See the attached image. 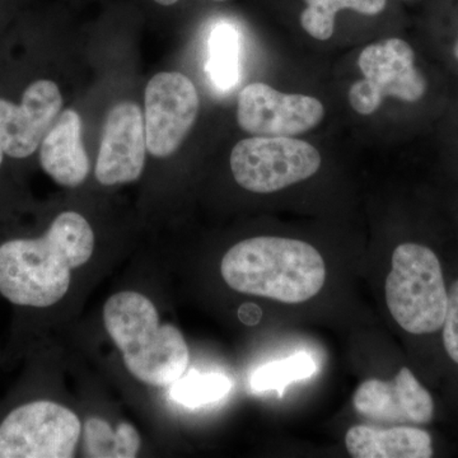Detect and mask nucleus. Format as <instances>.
<instances>
[{"label":"nucleus","instance_id":"1","mask_svg":"<svg viewBox=\"0 0 458 458\" xmlns=\"http://www.w3.org/2000/svg\"><path fill=\"white\" fill-rule=\"evenodd\" d=\"M93 250L95 233L87 219L62 213L41 238L0 246V293L18 306H54L68 293L72 270L87 264Z\"/></svg>","mask_w":458,"mask_h":458},{"label":"nucleus","instance_id":"2","mask_svg":"<svg viewBox=\"0 0 458 458\" xmlns=\"http://www.w3.org/2000/svg\"><path fill=\"white\" fill-rule=\"evenodd\" d=\"M221 273L238 293L289 304L311 300L327 280L324 259L315 247L283 237L241 241L223 258Z\"/></svg>","mask_w":458,"mask_h":458},{"label":"nucleus","instance_id":"3","mask_svg":"<svg viewBox=\"0 0 458 458\" xmlns=\"http://www.w3.org/2000/svg\"><path fill=\"white\" fill-rule=\"evenodd\" d=\"M104 322L138 381L165 387L185 375L190 361L185 337L174 325L159 324L158 311L146 295L132 291L114 294L105 304Z\"/></svg>","mask_w":458,"mask_h":458},{"label":"nucleus","instance_id":"4","mask_svg":"<svg viewBox=\"0 0 458 458\" xmlns=\"http://www.w3.org/2000/svg\"><path fill=\"white\" fill-rule=\"evenodd\" d=\"M386 302L394 321L409 334L427 335L441 330L448 292L433 250L418 243L394 249L386 279Z\"/></svg>","mask_w":458,"mask_h":458},{"label":"nucleus","instance_id":"5","mask_svg":"<svg viewBox=\"0 0 458 458\" xmlns=\"http://www.w3.org/2000/svg\"><path fill=\"white\" fill-rule=\"evenodd\" d=\"M319 165L318 150L291 137L249 138L238 141L231 155L234 180L256 194H270L310 179Z\"/></svg>","mask_w":458,"mask_h":458},{"label":"nucleus","instance_id":"6","mask_svg":"<svg viewBox=\"0 0 458 458\" xmlns=\"http://www.w3.org/2000/svg\"><path fill=\"white\" fill-rule=\"evenodd\" d=\"M82 426L74 411L53 401H33L0 424V458H71Z\"/></svg>","mask_w":458,"mask_h":458},{"label":"nucleus","instance_id":"7","mask_svg":"<svg viewBox=\"0 0 458 458\" xmlns=\"http://www.w3.org/2000/svg\"><path fill=\"white\" fill-rule=\"evenodd\" d=\"M414 62V51L400 38H388L367 47L358 59L364 80L349 89L352 110L360 114H373L386 98L419 101L426 93L427 82Z\"/></svg>","mask_w":458,"mask_h":458},{"label":"nucleus","instance_id":"8","mask_svg":"<svg viewBox=\"0 0 458 458\" xmlns=\"http://www.w3.org/2000/svg\"><path fill=\"white\" fill-rule=\"evenodd\" d=\"M144 105L147 150L156 158H167L179 149L197 122L198 90L186 75L164 72L147 84Z\"/></svg>","mask_w":458,"mask_h":458},{"label":"nucleus","instance_id":"9","mask_svg":"<svg viewBox=\"0 0 458 458\" xmlns=\"http://www.w3.org/2000/svg\"><path fill=\"white\" fill-rule=\"evenodd\" d=\"M318 98L288 95L265 83H252L238 96L237 122L258 137H292L316 128L324 119Z\"/></svg>","mask_w":458,"mask_h":458},{"label":"nucleus","instance_id":"10","mask_svg":"<svg viewBox=\"0 0 458 458\" xmlns=\"http://www.w3.org/2000/svg\"><path fill=\"white\" fill-rule=\"evenodd\" d=\"M147 137L144 114L134 102L111 108L99 144L95 176L101 185L137 181L146 164Z\"/></svg>","mask_w":458,"mask_h":458},{"label":"nucleus","instance_id":"11","mask_svg":"<svg viewBox=\"0 0 458 458\" xmlns=\"http://www.w3.org/2000/svg\"><path fill=\"white\" fill-rule=\"evenodd\" d=\"M62 107V95L51 81H38L29 86L20 106L0 98V143L5 155L12 158L33 155Z\"/></svg>","mask_w":458,"mask_h":458},{"label":"nucleus","instance_id":"12","mask_svg":"<svg viewBox=\"0 0 458 458\" xmlns=\"http://www.w3.org/2000/svg\"><path fill=\"white\" fill-rule=\"evenodd\" d=\"M352 405L364 418L379 423L427 424L434 415L429 391L408 367L401 369L394 381H364L355 391Z\"/></svg>","mask_w":458,"mask_h":458},{"label":"nucleus","instance_id":"13","mask_svg":"<svg viewBox=\"0 0 458 458\" xmlns=\"http://www.w3.org/2000/svg\"><path fill=\"white\" fill-rule=\"evenodd\" d=\"M42 168L59 185L77 188L89 174V159L82 141V120L74 110L63 111L41 141Z\"/></svg>","mask_w":458,"mask_h":458},{"label":"nucleus","instance_id":"14","mask_svg":"<svg viewBox=\"0 0 458 458\" xmlns=\"http://www.w3.org/2000/svg\"><path fill=\"white\" fill-rule=\"evenodd\" d=\"M345 445L355 458H429L433 456L432 438L426 430L414 427L388 429L355 426L346 432Z\"/></svg>","mask_w":458,"mask_h":458},{"label":"nucleus","instance_id":"15","mask_svg":"<svg viewBox=\"0 0 458 458\" xmlns=\"http://www.w3.org/2000/svg\"><path fill=\"white\" fill-rule=\"evenodd\" d=\"M82 450L90 458L137 457L141 447L140 434L131 423L113 428L101 418H89L82 429Z\"/></svg>","mask_w":458,"mask_h":458},{"label":"nucleus","instance_id":"16","mask_svg":"<svg viewBox=\"0 0 458 458\" xmlns=\"http://www.w3.org/2000/svg\"><path fill=\"white\" fill-rule=\"evenodd\" d=\"M208 73L216 89L229 90L240 80V35L229 22H218L209 36Z\"/></svg>","mask_w":458,"mask_h":458},{"label":"nucleus","instance_id":"17","mask_svg":"<svg viewBox=\"0 0 458 458\" xmlns=\"http://www.w3.org/2000/svg\"><path fill=\"white\" fill-rule=\"evenodd\" d=\"M307 7L301 16L304 31L316 40L333 36L335 16L342 9H352L364 16H377L386 7V0H304Z\"/></svg>","mask_w":458,"mask_h":458},{"label":"nucleus","instance_id":"18","mask_svg":"<svg viewBox=\"0 0 458 458\" xmlns=\"http://www.w3.org/2000/svg\"><path fill=\"white\" fill-rule=\"evenodd\" d=\"M171 386V399L190 409L216 403L232 390L231 379L223 373H200L195 369Z\"/></svg>","mask_w":458,"mask_h":458},{"label":"nucleus","instance_id":"19","mask_svg":"<svg viewBox=\"0 0 458 458\" xmlns=\"http://www.w3.org/2000/svg\"><path fill=\"white\" fill-rule=\"evenodd\" d=\"M316 369L318 366L311 355L297 352L285 360L270 361L256 369L251 377V387L256 393L276 391L282 397L286 386L310 378L315 375Z\"/></svg>","mask_w":458,"mask_h":458},{"label":"nucleus","instance_id":"20","mask_svg":"<svg viewBox=\"0 0 458 458\" xmlns=\"http://www.w3.org/2000/svg\"><path fill=\"white\" fill-rule=\"evenodd\" d=\"M442 327L445 352L458 364V280L448 292L447 311Z\"/></svg>","mask_w":458,"mask_h":458},{"label":"nucleus","instance_id":"21","mask_svg":"<svg viewBox=\"0 0 458 458\" xmlns=\"http://www.w3.org/2000/svg\"><path fill=\"white\" fill-rule=\"evenodd\" d=\"M153 2L158 3V4L165 5V7H170V5L176 4L179 0H153ZM213 2H225V0H213Z\"/></svg>","mask_w":458,"mask_h":458},{"label":"nucleus","instance_id":"22","mask_svg":"<svg viewBox=\"0 0 458 458\" xmlns=\"http://www.w3.org/2000/svg\"><path fill=\"white\" fill-rule=\"evenodd\" d=\"M4 149H3L2 143H0V165H2L3 162V156H4Z\"/></svg>","mask_w":458,"mask_h":458},{"label":"nucleus","instance_id":"23","mask_svg":"<svg viewBox=\"0 0 458 458\" xmlns=\"http://www.w3.org/2000/svg\"><path fill=\"white\" fill-rule=\"evenodd\" d=\"M454 55H456L457 59H458V41L456 44V47H454Z\"/></svg>","mask_w":458,"mask_h":458}]
</instances>
